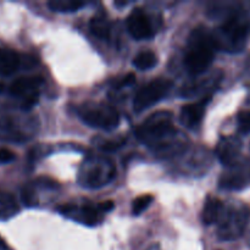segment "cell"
I'll use <instances>...</instances> for the list:
<instances>
[{
    "instance_id": "obj_1",
    "label": "cell",
    "mask_w": 250,
    "mask_h": 250,
    "mask_svg": "<svg viewBox=\"0 0 250 250\" xmlns=\"http://www.w3.org/2000/svg\"><path fill=\"white\" fill-rule=\"evenodd\" d=\"M209 15L221 20L212 32L217 50L229 54L243 51L250 33V21L246 14L236 5L212 4Z\"/></svg>"
},
{
    "instance_id": "obj_2",
    "label": "cell",
    "mask_w": 250,
    "mask_h": 250,
    "mask_svg": "<svg viewBox=\"0 0 250 250\" xmlns=\"http://www.w3.org/2000/svg\"><path fill=\"white\" fill-rule=\"evenodd\" d=\"M38 131V121L31 111L9 103H0V142L24 143Z\"/></svg>"
},
{
    "instance_id": "obj_3",
    "label": "cell",
    "mask_w": 250,
    "mask_h": 250,
    "mask_svg": "<svg viewBox=\"0 0 250 250\" xmlns=\"http://www.w3.org/2000/svg\"><path fill=\"white\" fill-rule=\"evenodd\" d=\"M216 51L217 48L212 32L205 26L193 28L187 38L183 56L186 70L192 76L202 75L209 71Z\"/></svg>"
},
{
    "instance_id": "obj_4",
    "label": "cell",
    "mask_w": 250,
    "mask_h": 250,
    "mask_svg": "<svg viewBox=\"0 0 250 250\" xmlns=\"http://www.w3.org/2000/svg\"><path fill=\"white\" fill-rule=\"evenodd\" d=\"M180 133L173 126L172 114L168 111H158L151 114L136 129V136L150 150L165 146Z\"/></svg>"
},
{
    "instance_id": "obj_5",
    "label": "cell",
    "mask_w": 250,
    "mask_h": 250,
    "mask_svg": "<svg viewBox=\"0 0 250 250\" xmlns=\"http://www.w3.org/2000/svg\"><path fill=\"white\" fill-rule=\"evenodd\" d=\"M116 177V166L107 156L89 155L82 161L77 172L78 185L85 189H100Z\"/></svg>"
},
{
    "instance_id": "obj_6",
    "label": "cell",
    "mask_w": 250,
    "mask_h": 250,
    "mask_svg": "<svg viewBox=\"0 0 250 250\" xmlns=\"http://www.w3.org/2000/svg\"><path fill=\"white\" fill-rule=\"evenodd\" d=\"M77 115L87 126L104 131L115 129L121 121L119 111L107 103H83L77 107Z\"/></svg>"
},
{
    "instance_id": "obj_7",
    "label": "cell",
    "mask_w": 250,
    "mask_h": 250,
    "mask_svg": "<svg viewBox=\"0 0 250 250\" xmlns=\"http://www.w3.org/2000/svg\"><path fill=\"white\" fill-rule=\"evenodd\" d=\"M250 219V209L244 204L226 205L217 224V238L224 242L236 241L246 231Z\"/></svg>"
},
{
    "instance_id": "obj_8",
    "label": "cell",
    "mask_w": 250,
    "mask_h": 250,
    "mask_svg": "<svg viewBox=\"0 0 250 250\" xmlns=\"http://www.w3.org/2000/svg\"><path fill=\"white\" fill-rule=\"evenodd\" d=\"M43 80L38 76H22L7 85V93L16 100L19 106L31 111L41 97Z\"/></svg>"
},
{
    "instance_id": "obj_9",
    "label": "cell",
    "mask_w": 250,
    "mask_h": 250,
    "mask_svg": "<svg viewBox=\"0 0 250 250\" xmlns=\"http://www.w3.org/2000/svg\"><path fill=\"white\" fill-rule=\"evenodd\" d=\"M172 85V81L166 80V78H156L148 82L134 95L133 110L136 112H142L153 105L158 104L170 93Z\"/></svg>"
},
{
    "instance_id": "obj_10",
    "label": "cell",
    "mask_w": 250,
    "mask_h": 250,
    "mask_svg": "<svg viewBox=\"0 0 250 250\" xmlns=\"http://www.w3.org/2000/svg\"><path fill=\"white\" fill-rule=\"evenodd\" d=\"M224 72L221 70H209L202 75L192 76V78L181 87L180 95L183 98L211 97L212 92L219 87Z\"/></svg>"
},
{
    "instance_id": "obj_11",
    "label": "cell",
    "mask_w": 250,
    "mask_h": 250,
    "mask_svg": "<svg viewBox=\"0 0 250 250\" xmlns=\"http://www.w3.org/2000/svg\"><path fill=\"white\" fill-rule=\"evenodd\" d=\"M62 216L71 221L78 222L84 226H99L104 221L105 212L100 204L90 203H75V204H63L58 209Z\"/></svg>"
},
{
    "instance_id": "obj_12",
    "label": "cell",
    "mask_w": 250,
    "mask_h": 250,
    "mask_svg": "<svg viewBox=\"0 0 250 250\" xmlns=\"http://www.w3.org/2000/svg\"><path fill=\"white\" fill-rule=\"evenodd\" d=\"M250 186V164L239 160L226 166L219 178V187L229 192H238Z\"/></svg>"
},
{
    "instance_id": "obj_13",
    "label": "cell",
    "mask_w": 250,
    "mask_h": 250,
    "mask_svg": "<svg viewBox=\"0 0 250 250\" xmlns=\"http://www.w3.org/2000/svg\"><path fill=\"white\" fill-rule=\"evenodd\" d=\"M177 170L181 173L199 176L207 172L211 165V155L207 149H188L182 155L178 156Z\"/></svg>"
},
{
    "instance_id": "obj_14",
    "label": "cell",
    "mask_w": 250,
    "mask_h": 250,
    "mask_svg": "<svg viewBox=\"0 0 250 250\" xmlns=\"http://www.w3.org/2000/svg\"><path fill=\"white\" fill-rule=\"evenodd\" d=\"M129 36L137 41H148L156 34V27L148 12L142 7H136L129 12L126 20Z\"/></svg>"
},
{
    "instance_id": "obj_15",
    "label": "cell",
    "mask_w": 250,
    "mask_h": 250,
    "mask_svg": "<svg viewBox=\"0 0 250 250\" xmlns=\"http://www.w3.org/2000/svg\"><path fill=\"white\" fill-rule=\"evenodd\" d=\"M59 185L48 177H39L23 186L21 189V200L28 208H37L41 205L42 193H51L58 190Z\"/></svg>"
},
{
    "instance_id": "obj_16",
    "label": "cell",
    "mask_w": 250,
    "mask_h": 250,
    "mask_svg": "<svg viewBox=\"0 0 250 250\" xmlns=\"http://www.w3.org/2000/svg\"><path fill=\"white\" fill-rule=\"evenodd\" d=\"M242 148H243V143L239 137L225 136L217 143L215 155L219 159L220 163L226 167L241 160L239 156H241Z\"/></svg>"
},
{
    "instance_id": "obj_17",
    "label": "cell",
    "mask_w": 250,
    "mask_h": 250,
    "mask_svg": "<svg viewBox=\"0 0 250 250\" xmlns=\"http://www.w3.org/2000/svg\"><path fill=\"white\" fill-rule=\"evenodd\" d=\"M211 100V97L202 98L200 100L195 103H190V104L185 105L181 109L180 114V121L186 128L195 129L200 126L203 119H204L205 111H207L208 104Z\"/></svg>"
},
{
    "instance_id": "obj_18",
    "label": "cell",
    "mask_w": 250,
    "mask_h": 250,
    "mask_svg": "<svg viewBox=\"0 0 250 250\" xmlns=\"http://www.w3.org/2000/svg\"><path fill=\"white\" fill-rule=\"evenodd\" d=\"M26 60L27 59H24L21 54L12 49L0 48V76L1 77L14 76Z\"/></svg>"
},
{
    "instance_id": "obj_19",
    "label": "cell",
    "mask_w": 250,
    "mask_h": 250,
    "mask_svg": "<svg viewBox=\"0 0 250 250\" xmlns=\"http://www.w3.org/2000/svg\"><path fill=\"white\" fill-rule=\"evenodd\" d=\"M225 208H226V205L221 200L214 197H209L205 200L204 208H203V222L207 226L217 225L220 220H221L222 215H224Z\"/></svg>"
},
{
    "instance_id": "obj_20",
    "label": "cell",
    "mask_w": 250,
    "mask_h": 250,
    "mask_svg": "<svg viewBox=\"0 0 250 250\" xmlns=\"http://www.w3.org/2000/svg\"><path fill=\"white\" fill-rule=\"evenodd\" d=\"M20 212L16 198L7 192H0V221H7Z\"/></svg>"
},
{
    "instance_id": "obj_21",
    "label": "cell",
    "mask_w": 250,
    "mask_h": 250,
    "mask_svg": "<svg viewBox=\"0 0 250 250\" xmlns=\"http://www.w3.org/2000/svg\"><path fill=\"white\" fill-rule=\"evenodd\" d=\"M89 29L98 38L109 39L111 34V23L105 16L97 15V16H93L89 21Z\"/></svg>"
},
{
    "instance_id": "obj_22",
    "label": "cell",
    "mask_w": 250,
    "mask_h": 250,
    "mask_svg": "<svg viewBox=\"0 0 250 250\" xmlns=\"http://www.w3.org/2000/svg\"><path fill=\"white\" fill-rule=\"evenodd\" d=\"M158 63V56L150 50H144L137 54L133 59V66L141 71L150 70Z\"/></svg>"
},
{
    "instance_id": "obj_23",
    "label": "cell",
    "mask_w": 250,
    "mask_h": 250,
    "mask_svg": "<svg viewBox=\"0 0 250 250\" xmlns=\"http://www.w3.org/2000/svg\"><path fill=\"white\" fill-rule=\"evenodd\" d=\"M48 6L51 11L55 12H75L85 6V2L73 0H54L48 2Z\"/></svg>"
},
{
    "instance_id": "obj_24",
    "label": "cell",
    "mask_w": 250,
    "mask_h": 250,
    "mask_svg": "<svg viewBox=\"0 0 250 250\" xmlns=\"http://www.w3.org/2000/svg\"><path fill=\"white\" fill-rule=\"evenodd\" d=\"M154 202V197L150 194H144L141 197L136 198L132 203V215L134 216H138L142 212L146 211L149 207H150L151 203Z\"/></svg>"
},
{
    "instance_id": "obj_25",
    "label": "cell",
    "mask_w": 250,
    "mask_h": 250,
    "mask_svg": "<svg viewBox=\"0 0 250 250\" xmlns=\"http://www.w3.org/2000/svg\"><path fill=\"white\" fill-rule=\"evenodd\" d=\"M237 125H238V131L242 134L250 133V110L243 111L238 115L237 119Z\"/></svg>"
},
{
    "instance_id": "obj_26",
    "label": "cell",
    "mask_w": 250,
    "mask_h": 250,
    "mask_svg": "<svg viewBox=\"0 0 250 250\" xmlns=\"http://www.w3.org/2000/svg\"><path fill=\"white\" fill-rule=\"evenodd\" d=\"M125 144L124 139H105L102 143L99 144L100 149H103L104 151H116L117 149L121 148Z\"/></svg>"
},
{
    "instance_id": "obj_27",
    "label": "cell",
    "mask_w": 250,
    "mask_h": 250,
    "mask_svg": "<svg viewBox=\"0 0 250 250\" xmlns=\"http://www.w3.org/2000/svg\"><path fill=\"white\" fill-rule=\"evenodd\" d=\"M16 155L14 151H11L7 148H0V164H10L15 160Z\"/></svg>"
},
{
    "instance_id": "obj_28",
    "label": "cell",
    "mask_w": 250,
    "mask_h": 250,
    "mask_svg": "<svg viewBox=\"0 0 250 250\" xmlns=\"http://www.w3.org/2000/svg\"><path fill=\"white\" fill-rule=\"evenodd\" d=\"M136 83V76L133 73H128L127 76H125L124 80L119 83V88H125L129 87V85H133Z\"/></svg>"
},
{
    "instance_id": "obj_29",
    "label": "cell",
    "mask_w": 250,
    "mask_h": 250,
    "mask_svg": "<svg viewBox=\"0 0 250 250\" xmlns=\"http://www.w3.org/2000/svg\"><path fill=\"white\" fill-rule=\"evenodd\" d=\"M0 250H11L9 248V247H7V244L5 243V242L2 241L1 238H0Z\"/></svg>"
},
{
    "instance_id": "obj_30",
    "label": "cell",
    "mask_w": 250,
    "mask_h": 250,
    "mask_svg": "<svg viewBox=\"0 0 250 250\" xmlns=\"http://www.w3.org/2000/svg\"><path fill=\"white\" fill-rule=\"evenodd\" d=\"M146 250H161V248H160V246H159V244H153V246L149 247V248Z\"/></svg>"
}]
</instances>
